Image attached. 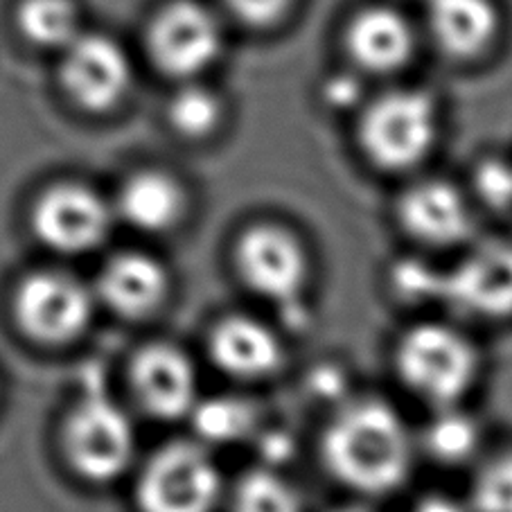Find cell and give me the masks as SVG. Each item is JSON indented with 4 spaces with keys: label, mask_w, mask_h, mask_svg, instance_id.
I'll list each match as a JSON object with an SVG mask.
<instances>
[{
    "label": "cell",
    "mask_w": 512,
    "mask_h": 512,
    "mask_svg": "<svg viewBox=\"0 0 512 512\" xmlns=\"http://www.w3.org/2000/svg\"><path fill=\"white\" fill-rule=\"evenodd\" d=\"M325 91H328L330 102H334V104H348L352 97L357 95L355 82H352V79H348V77L332 79V82L325 86Z\"/></svg>",
    "instance_id": "obj_27"
},
{
    "label": "cell",
    "mask_w": 512,
    "mask_h": 512,
    "mask_svg": "<svg viewBox=\"0 0 512 512\" xmlns=\"http://www.w3.org/2000/svg\"><path fill=\"white\" fill-rule=\"evenodd\" d=\"M474 506L479 512H512V454L494 458L476 476Z\"/></svg>",
    "instance_id": "obj_24"
},
{
    "label": "cell",
    "mask_w": 512,
    "mask_h": 512,
    "mask_svg": "<svg viewBox=\"0 0 512 512\" xmlns=\"http://www.w3.org/2000/svg\"><path fill=\"white\" fill-rule=\"evenodd\" d=\"M233 512H303V503L287 479L269 470H255L237 481Z\"/></svg>",
    "instance_id": "obj_21"
},
{
    "label": "cell",
    "mask_w": 512,
    "mask_h": 512,
    "mask_svg": "<svg viewBox=\"0 0 512 512\" xmlns=\"http://www.w3.org/2000/svg\"><path fill=\"white\" fill-rule=\"evenodd\" d=\"M427 431V447L440 461L458 463L474 454L479 445V427L456 406H443Z\"/></svg>",
    "instance_id": "obj_22"
},
{
    "label": "cell",
    "mask_w": 512,
    "mask_h": 512,
    "mask_svg": "<svg viewBox=\"0 0 512 512\" xmlns=\"http://www.w3.org/2000/svg\"><path fill=\"white\" fill-rule=\"evenodd\" d=\"M422 512H458L452 503H445V501H431L425 506Z\"/></svg>",
    "instance_id": "obj_28"
},
{
    "label": "cell",
    "mask_w": 512,
    "mask_h": 512,
    "mask_svg": "<svg viewBox=\"0 0 512 512\" xmlns=\"http://www.w3.org/2000/svg\"><path fill=\"white\" fill-rule=\"evenodd\" d=\"M474 190L479 199L494 210L512 208V163L506 158L490 156L476 165Z\"/></svg>",
    "instance_id": "obj_25"
},
{
    "label": "cell",
    "mask_w": 512,
    "mask_h": 512,
    "mask_svg": "<svg viewBox=\"0 0 512 512\" xmlns=\"http://www.w3.org/2000/svg\"><path fill=\"white\" fill-rule=\"evenodd\" d=\"M170 294V273L147 253H118L104 264L97 296L122 319H147Z\"/></svg>",
    "instance_id": "obj_14"
},
{
    "label": "cell",
    "mask_w": 512,
    "mask_h": 512,
    "mask_svg": "<svg viewBox=\"0 0 512 512\" xmlns=\"http://www.w3.org/2000/svg\"><path fill=\"white\" fill-rule=\"evenodd\" d=\"M190 416L194 418L199 434L213 440V443L237 440L251 427L249 406L237 400H213L206 404L197 402Z\"/></svg>",
    "instance_id": "obj_23"
},
{
    "label": "cell",
    "mask_w": 512,
    "mask_h": 512,
    "mask_svg": "<svg viewBox=\"0 0 512 512\" xmlns=\"http://www.w3.org/2000/svg\"><path fill=\"white\" fill-rule=\"evenodd\" d=\"M16 21L25 39L46 50H64L79 37L73 0H23Z\"/></svg>",
    "instance_id": "obj_19"
},
{
    "label": "cell",
    "mask_w": 512,
    "mask_h": 512,
    "mask_svg": "<svg viewBox=\"0 0 512 512\" xmlns=\"http://www.w3.org/2000/svg\"><path fill=\"white\" fill-rule=\"evenodd\" d=\"M400 222L418 242L438 249L463 244L474 231L472 210L461 190L438 179L420 181L402 194Z\"/></svg>",
    "instance_id": "obj_13"
},
{
    "label": "cell",
    "mask_w": 512,
    "mask_h": 512,
    "mask_svg": "<svg viewBox=\"0 0 512 512\" xmlns=\"http://www.w3.org/2000/svg\"><path fill=\"white\" fill-rule=\"evenodd\" d=\"M323 458L348 488L386 494L400 488L413 467V438L393 406L357 400L339 409L325 429Z\"/></svg>",
    "instance_id": "obj_1"
},
{
    "label": "cell",
    "mask_w": 512,
    "mask_h": 512,
    "mask_svg": "<svg viewBox=\"0 0 512 512\" xmlns=\"http://www.w3.org/2000/svg\"><path fill=\"white\" fill-rule=\"evenodd\" d=\"M237 21L251 28H269L285 16L294 0H222Z\"/></svg>",
    "instance_id": "obj_26"
},
{
    "label": "cell",
    "mask_w": 512,
    "mask_h": 512,
    "mask_svg": "<svg viewBox=\"0 0 512 512\" xmlns=\"http://www.w3.org/2000/svg\"><path fill=\"white\" fill-rule=\"evenodd\" d=\"M427 21L440 50L472 59L499 34V10L492 0H427Z\"/></svg>",
    "instance_id": "obj_17"
},
{
    "label": "cell",
    "mask_w": 512,
    "mask_h": 512,
    "mask_svg": "<svg viewBox=\"0 0 512 512\" xmlns=\"http://www.w3.org/2000/svg\"><path fill=\"white\" fill-rule=\"evenodd\" d=\"M210 357L237 379H262L276 373L285 361L278 334L251 316H226L210 332Z\"/></svg>",
    "instance_id": "obj_15"
},
{
    "label": "cell",
    "mask_w": 512,
    "mask_h": 512,
    "mask_svg": "<svg viewBox=\"0 0 512 512\" xmlns=\"http://www.w3.org/2000/svg\"><path fill=\"white\" fill-rule=\"evenodd\" d=\"M222 116V100L201 84H185L167 107V120L172 129L190 140L208 138L222 125Z\"/></svg>",
    "instance_id": "obj_20"
},
{
    "label": "cell",
    "mask_w": 512,
    "mask_h": 512,
    "mask_svg": "<svg viewBox=\"0 0 512 512\" xmlns=\"http://www.w3.org/2000/svg\"><path fill=\"white\" fill-rule=\"evenodd\" d=\"M402 382L436 409L456 406L479 377V352L461 332L440 323L416 325L397 343Z\"/></svg>",
    "instance_id": "obj_2"
},
{
    "label": "cell",
    "mask_w": 512,
    "mask_h": 512,
    "mask_svg": "<svg viewBox=\"0 0 512 512\" xmlns=\"http://www.w3.org/2000/svg\"><path fill=\"white\" fill-rule=\"evenodd\" d=\"M68 465L86 481L107 483L127 472L136 454V431L109 397H86L68 413L64 427Z\"/></svg>",
    "instance_id": "obj_4"
},
{
    "label": "cell",
    "mask_w": 512,
    "mask_h": 512,
    "mask_svg": "<svg viewBox=\"0 0 512 512\" xmlns=\"http://www.w3.org/2000/svg\"><path fill=\"white\" fill-rule=\"evenodd\" d=\"M438 134L436 104L427 93L400 88L368 104L359 125L361 147L370 161L388 172L420 165Z\"/></svg>",
    "instance_id": "obj_3"
},
{
    "label": "cell",
    "mask_w": 512,
    "mask_h": 512,
    "mask_svg": "<svg viewBox=\"0 0 512 512\" xmlns=\"http://www.w3.org/2000/svg\"><path fill=\"white\" fill-rule=\"evenodd\" d=\"M440 298L485 321L512 316V244L483 242L440 276Z\"/></svg>",
    "instance_id": "obj_11"
},
{
    "label": "cell",
    "mask_w": 512,
    "mask_h": 512,
    "mask_svg": "<svg viewBox=\"0 0 512 512\" xmlns=\"http://www.w3.org/2000/svg\"><path fill=\"white\" fill-rule=\"evenodd\" d=\"M95 298L82 280L64 271H37L14 294V319L25 337L46 346L82 337L93 319Z\"/></svg>",
    "instance_id": "obj_6"
},
{
    "label": "cell",
    "mask_w": 512,
    "mask_h": 512,
    "mask_svg": "<svg viewBox=\"0 0 512 512\" xmlns=\"http://www.w3.org/2000/svg\"><path fill=\"white\" fill-rule=\"evenodd\" d=\"M61 52V84L79 109L104 113L125 100L134 70L118 41L104 34L79 32Z\"/></svg>",
    "instance_id": "obj_9"
},
{
    "label": "cell",
    "mask_w": 512,
    "mask_h": 512,
    "mask_svg": "<svg viewBox=\"0 0 512 512\" xmlns=\"http://www.w3.org/2000/svg\"><path fill=\"white\" fill-rule=\"evenodd\" d=\"M113 210L95 190L82 183H57L41 194L32 210V228L48 249L88 253L111 231Z\"/></svg>",
    "instance_id": "obj_10"
},
{
    "label": "cell",
    "mask_w": 512,
    "mask_h": 512,
    "mask_svg": "<svg viewBox=\"0 0 512 512\" xmlns=\"http://www.w3.org/2000/svg\"><path fill=\"white\" fill-rule=\"evenodd\" d=\"M147 46L158 70L176 79H192L222 55L224 34L208 7L179 0L156 14Z\"/></svg>",
    "instance_id": "obj_8"
},
{
    "label": "cell",
    "mask_w": 512,
    "mask_h": 512,
    "mask_svg": "<svg viewBox=\"0 0 512 512\" xmlns=\"http://www.w3.org/2000/svg\"><path fill=\"white\" fill-rule=\"evenodd\" d=\"M235 264L244 285L276 305H294L310 276L303 242L276 224L246 228L235 246Z\"/></svg>",
    "instance_id": "obj_7"
},
{
    "label": "cell",
    "mask_w": 512,
    "mask_h": 512,
    "mask_svg": "<svg viewBox=\"0 0 512 512\" xmlns=\"http://www.w3.org/2000/svg\"><path fill=\"white\" fill-rule=\"evenodd\" d=\"M222 476L197 443H172L149 458L138 483L143 512H215Z\"/></svg>",
    "instance_id": "obj_5"
},
{
    "label": "cell",
    "mask_w": 512,
    "mask_h": 512,
    "mask_svg": "<svg viewBox=\"0 0 512 512\" xmlns=\"http://www.w3.org/2000/svg\"><path fill=\"white\" fill-rule=\"evenodd\" d=\"M131 386L149 416L179 420L197 406V368L183 350L170 343H152L131 364Z\"/></svg>",
    "instance_id": "obj_12"
},
{
    "label": "cell",
    "mask_w": 512,
    "mask_h": 512,
    "mask_svg": "<svg viewBox=\"0 0 512 512\" xmlns=\"http://www.w3.org/2000/svg\"><path fill=\"white\" fill-rule=\"evenodd\" d=\"M334 512H373L370 508H364V506H346V508H339Z\"/></svg>",
    "instance_id": "obj_29"
},
{
    "label": "cell",
    "mask_w": 512,
    "mask_h": 512,
    "mask_svg": "<svg viewBox=\"0 0 512 512\" xmlns=\"http://www.w3.org/2000/svg\"><path fill=\"white\" fill-rule=\"evenodd\" d=\"M188 208L183 185L161 170H140L120 188L118 213L143 233H167Z\"/></svg>",
    "instance_id": "obj_18"
},
{
    "label": "cell",
    "mask_w": 512,
    "mask_h": 512,
    "mask_svg": "<svg viewBox=\"0 0 512 512\" xmlns=\"http://www.w3.org/2000/svg\"><path fill=\"white\" fill-rule=\"evenodd\" d=\"M348 52L355 64L370 73H393L411 59L416 34L406 16L393 7H368L352 19Z\"/></svg>",
    "instance_id": "obj_16"
}]
</instances>
